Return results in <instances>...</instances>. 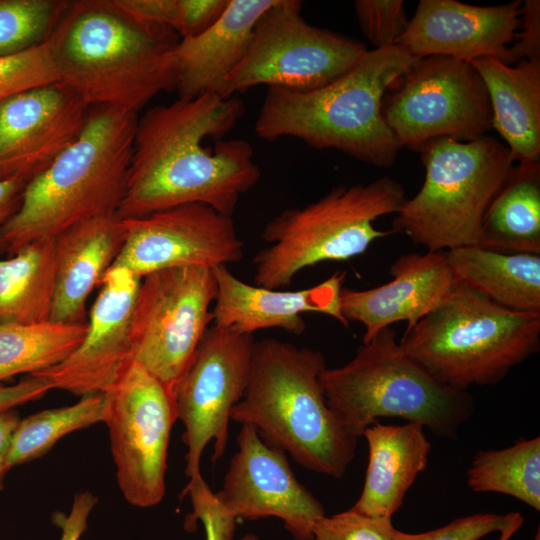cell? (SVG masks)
Returning a JSON list of instances; mask_svg holds the SVG:
<instances>
[{
	"instance_id": "obj_45",
	"label": "cell",
	"mask_w": 540,
	"mask_h": 540,
	"mask_svg": "<svg viewBox=\"0 0 540 540\" xmlns=\"http://www.w3.org/2000/svg\"><path fill=\"white\" fill-rule=\"evenodd\" d=\"M524 522L523 516L518 512H513L509 522L499 531L498 540H510L521 528Z\"/></svg>"
},
{
	"instance_id": "obj_12",
	"label": "cell",
	"mask_w": 540,
	"mask_h": 540,
	"mask_svg": "<svg viewBox=\"0 0 540 540\" xmlns=\"http://www.w3.org/2000/svg\"><path fill=\"white\" fill-rule=\"evenodd\" d=\"M104 396L102 422L119 489L132 506H156L165 495L170 433L178 419L174 393L130 360Z\"/></svg>"
},
{
	"instance_id": "obj_7",
	"label": "cell",
	"mask_w": 540,
	"mask_h": 540,
	"mask_svg": "<svg viewBox=\"0 0 540 540\" xmlns=\"http://www.w3.org/2000/svg\"><path fill=\"white\" fill-rule=\"evenodd\" d=\"M320 384L330 409L356 438L378 419L390 417L455 439L474 413L472 396L437 381L409 358L392 326L362 343L348 363L326 367Z\"/></svg>"
},
{
	"instance_id": "obj_17",
	"label": "cell",
	"mask_w": 540,
	"mask_h": 540,
	"mask_svg": "<svg viewBox=\"0 0 540 540\" xmlns=\"http://www.w3.org/2000/svg\"><path fill=\"white\" fill-rule=\"evenodd\" d=\"M90 107L61 82L0 103V179L29 182L81 134Z\"/></svg>"
},
{
	"instance_id": "obj_47",
	"label": "cell",
	"mask_w": 540,
	"mask_h": 540,
	"mask_svg": "<svg viewBox=\"0 0 540 540\" xmlns=\"http://www.w3.org/2000/svg\"><path fill=\"white\" fill-rule=\"evenodd\" d=\"M533 540H540V529L538 528Z\"/></svg>"
},
{
	"instance_id": "obj_5",
	"label": "cell",
	"mask_w": 540,
	"mask_h": 540,
	"mask_svg": "<svg viewBox=\"0 0 540 540\" xmlns=\"http://www.w3.org/2000/svg\"><path fill=\"white\" fill-rule=\"evenodd\" d=\"M137 119L122 109L90 107L77 140L26 184L18 210L2 231L11 255L80 222L117 213Z\"/></svg>"
},
{
	"instance_id": "obj_29",
	"label": "cell",
	"mask_w": 540,
	"mask_h": 540,
	"mask_svg": "<svg viewBox=\"0 0 540 540\" xmlns=\"http://www.w3.org/2000/svg\"><path fill=\"white\" fill-rule=\"evenodd\" d=\"M85 324L51 320L0 324V382L19 374H36L65 360L82 342Z\"/></svg>"
},
{
	"instance_id": "obj_27",
	"label": "cell",
	"mask_w": 540,
	"mask_h": 540,
	"mask_svg": "<svg viewBox=\"0 0 540 540\" xmlns=\"http://www.w3.org/2000/svg\"><path fill=\"white\" fill-rule=\"evenodd\" d=\"M488 249L540 254V164L518 163L489 204L478 244Z\"/></svg>"
},
{
	"instance_id": "obj_36",
	"label": "cell",
	"mask_w": 540,
	"mask_h": 540,
	"mask_svg": "<svg viewBox=\"0 0 540 540\" xmlns=\"http://www.w3.org/2000/svg\"><path fill=\"white\" fill-rule=\"evenodd\" d=\"M182 495H189L193 508L186 518V529L191 530L199 520L206 540L233 539L237 519L221 504L202 476L189 480Z\"/></svg>"
},
{
	"instance_id": "obj_37",
	"label": "cell",
	"mask_w": 540,
	"mask_h": 540,
	"mask_svg": "<svg viewBox=\"0 0 540 540\" xmlns=\"http://www.w3.org/2000/svg\"><path fill=\"white\" fill-rule=\"evenodd\" d=\"M512 514L477 513L454 519L444 526L423 533H405L396 529L392 540H479L499 532L509 522Z\"/></svg>"
},
{
	"instance_id": "obj_21",
	"label": "cell",
	"mask_w": 540,
	"mask_h": 540,
	"mask_svg": "<svg viewBox=\"0 0 540 540\" xmlns=\"http://www.w3.org/2000/svg\"><path fill=\"white\" fill-rule=\"evenodd\" d=\"M217 296L212 310L214 325L252 335L280 328L294 335L306 329L303 313L328 315L347 327L340 308V292L346 272H335L323 282L301 290L282 291L251 285L236 277L228 266L212 269Z\"/></svg>"
},
{
	"instance_id": "obj_32",
	"label": "cell",
	"mask_w": 540,
	"mask_h": 540,
	"mask_svg": "<svg viewBox=\"0 0 540 540\" xmlns=\"http://www.w3.org/2000/svg\"><path fill=\"white\" fill-rule=\"evenodd\" d=\"M69 1L0 0V57L47 42Z\"/></svg>"
},
{
	"instance_id": "obj_4",
	"label": "cell",
	"mask_w": 540,
	"mask_h": 540,
	"mask_svg": "<svg viewBox=\"0 0 540 540\" xmlns=\"http://www.w3.org/2000/svg\"><path fill=\"white\" fill-rule=\"evenodd\" d=\"M325 368L318 350L274 338L255 341L247 387L231 419L254 426L267 445L300 466L339 479L354 459L358 438L327 404L320 384Z\"/></svg>"
},
{
	"instance_id": "obj_22",
	"label": "cell",
	"mask_w": 540,
	"mask_h": 540,
	"mask_svg": "<svg viewBox=\"0 0 540 540\" xmlns=\"http://www.w3.org/2000/svg\"><path fill=\"white\" fill-rule=\"evenodd\" d=\"M274 0H228L221 17L174 49L179 98L213 94L225 98L227 79L242 60L258 18Z\"/></svg>"
},
{
	"instance_id": "obj_41",
	"label": "cell",
	"mask_w": 540,
	"mask_h": 540,
	"mask_svg": "<svg viewBox=\"0 0 540 540\" xmlns=\"http://www.w3.org/2000/svg\"><path fill=\"white\" fill-rule=\"evenodd\" d=\"M97 498L85 491L74 496L73 504L68 515L57 513L54 516L55 524L61 529L60 540H79L85 532L88 518Z\"/></svg>"
},
{
	"instance_id": "obj_28",
	"label": "cell",
	"mask_w": 540,
	"mask_h": 540,
	"mask_svg": "<svg viewBox=\"0 0 540 540\" xmlns=\"http://www.w3.org/2000/svg\"><path fill=\"white\" fill-rule=\"evenodd\" d=\"M55 270V239L30 243L0 259V324L50 320Z\"/></svg>"
},
{
	"instance_id": "obj_24",
	"label": "cell",
	"mask_w": 540,
	"mask_h": 540,
	"mask_svg": "<svg viewBox=\"0 0 540 540\" xmlns=\"http://www.w3.org/2000/svg\"><path fill=\"white\" fill-rule=\"evenodd\" d=\"M368 446L362 492L351 507L370 517L389 518L400 509L418 475L426 469L431 444L419 423L378 421L361 435Z\"/></svg>"
},
{
	"instance_id": "obj_42",
	"label": "cell",
	"mask_w": 540,
	"mask_h": 540,
	"mask_svg": "<svg viewBox=\"0 0 540 540\" xmlns=\"http://www.w3.org/2000/svg\"><path fill=\"white\" fill-rule=\"evenodd\" d=\"M51 389L49 381L36 374L12 385H0V412L37 400Z\"/></svg>"
},
{
	"instance_id": "obj_33",
	"label": "cell",
	"mask_w": 540,
	"mask_h": 540,
	"mask_svg": "<svg viewBox=\"0 0 540 540\" xmlns=\"http://www.w3.org/2000/svg\"><path fill=\"white\" fill-rule=\"evenodd\" d=\"M59 82L47 42L0 57V103L23 91Z\"/></svg>"
},
{
	"instance_id": "obj_31",
	"label": "cell",
	"mask_w": 540,
	"mask_h": 540,
	"mask_svg": "<svg viewBox=\"0 0 540 540\" xmlns=\"http://www.w3.org/2000/svg\"><path fill=\"white\" fill-rule=\"evenodd\" d=\"M105 396H83L77 403L20 419L6 457V469L46 454L61 438L103 421Z\"/></svg>"
},
{
	"instance_id": "obj_43",
	"label": "cell",
	"mask_w": 540,
	"mask_h": 540,
	"mask_svg": "<svg viewBox=\"0 0 540 540\" xmlns=\"http://www.w3.org/2000/svg\"><path fill=\"white\" fill-rule=\"evenodd\" d=\"M27 182L17 179H0V250L5 249L2 231L20 206L22 193Z\"/></svg>"
},
{
	"instance_id": "obj_1",
	"label": "cell",
	"mask_w": 540,
	"mask_h": 540,
	"mask_svg": "<svg viewBox=\"0 0 540 540\" xmlns=\"http://www.w3.org/2000/svg\"><path fill=\"white\" fill-rule=\"evenodd\" d=\"M237 96L205 94L149 108L137 119L121 219L203 203L232 216L261 170L244 139L225 140L243 116Z\"/></svg>"
},
{
	"instance_id": "obj_6",
	"label": "cell",
	"mask_w": 540,
	"mask_h": 540,
	"mask_svg": "<svg viewBox=\"0 0 540 540\" xmlns=\"http://www.w3.org/2000/svg\"><path fill=\"white\" fill-rule=\"evenodd\" d=\"M399 345L437 381L467 391L499 383L539 351L540 314L507 309L457 282Z\"/></svg>"
},
{
	"instance_id": "obj_30",
	"label": "cell",
	"mask_w": 540,
	"mask_h": 540,
	"mask_svg": "<svg viewBox=\"0 0 540 540\" xmlns=\"http://www.w3.org/2000/svg\"><path fill=\"white\" fill-rule=\"evenodd\" d=\"M467 484L473 492L508 495L540 511L539 436L479 451L467 470Z\"/></svg>"
},
{
	"instance_id": "obj_23",
	"label": "cell",
	"mask_w": 540,
	"mask_h": 540,
	"mask_svg": "<svg viewBox=\"0 0 540 540\" xmlns=\"http://www.w3.org/2000/svg\"><path fill=\"white\" fill-rule=\"evenodd\" d=\"M124 240V223L117 214L80 222L55 238L51 321L87 323L88 297L114 263Z\"/></svg>"
},
{
	"instance_id": "obj_13",
	"label": "cell",
	"mask_w": 540,
	"mask_h": 540,
	"mask_svg": "<svg viewBox=\"0 0 540 540\" xmlns=\"http://www.w3.org/2000/svg\"><path fill=\"white\" fill-rule=\"evenodd\" d=\"M390 90L383 115L402 148L441 137L470 142L492 128L488 92L469 62L420 58Z\"/></svg>"
},
{
	"instance_id": "obj_11",
	"label": "cell",
	"mask_w": 540,
	"mask_h": 540,
	"mask_svg": "<svg viewBox=\"0 0 540 540\" xmlns=\"http://www.w3.org/2000/svg\"><path fill=\"white\" fill-rule=\"evenodd\" d=\"M213 270L171 267L142 277L130 323V358L173 393L213 314Z\"/></svg>"
},
{
	"instance_id": "obj_18",
	"label": "cell",
	"mask_w": 540,
	"mask_h": 540,
	"mask_svg": "<svg viewBox=\"0 0 540 540\" xmlns=\"http://www.w3.org/2000/svg\"><path fill=\"white\" fill-rule=\"evenodd\" d=\"M141 279L126 269L110 268L99 284L81 344L36 375L46 378L52 389L81 397L106 392L131 360L130 323Z\"/></svg>"
},
{
	"instance_id": "obj_15",
	"label": "cell",
	"mask_w": 540,
	"mask_h": 540,
	"mask_svg": "<svg viewBox=\"0 0 540 540\" xmlns=\"http://www.w3.org/2000/svg\"><path fill=\"white\" fill-rule=\"evenodd\" d=\"M122 220L125 240L110 268H123L143 277L171 267L213 269L243 258V241L232 216L203 203Z\"/></svg>"
},
{
	"instance_id": "obj_34",
	"label": "cell",
	"mask_w": 540,
	"mask_h": 540,
	"mask_svg": "<svg viewBox=\"0 0 540 540\" xmlns=\"http://www.w3.org/2000/svg\"><path fill=\"white\" fill-rule=\"evenodd\" d=\"M354 9L360 29L375 49L397 45L409 23L402 0H357Z\"/></svg>"
},
{
	"instance_id": "obj_40",
	"label": "cell",
	"mask_w": 540,
	"mask_h": 540,
	"mask_svg": "<svg viewBox=\"0 0 540 540\" xmlns=\"http://www.w3.org/2000/svg\"><path fill=\"white\" fill-rule=\"evenodd\" d=\"M228 0H179L176 34L182 38L200 34L224 13Z\"/></svg>"
},
{
	"instance_id": "obj_10",
	"label": "cell",
	"mask_w": 540,
	"mask_h": 540,
	"mask_svg": "<svg viewBox=\"0 0 540 540\" xmlns=\"http://www.w3.org/2000/svg\"><path fill=\"white\" fill-rule=\"evenodd\" d=\"M301 10V1L274 0L263 12L227 79L225 98L259 85L314 90L348 71L368 51L364 43L309 24Z\"/></svg>"
},
{
	"instance_id": "obj_26",
	"label": "cell",
	"mask_w": 540,
	"mask_h": 540,
	"mask_svg": "<svg viewBox=\"0 0 540 540\" xmlns=\"http://www.w3.org/2000/svg\"><path fill=\"white\" fill-rule=\"evenodd\" d=\"M444 252L456 282L507 309L540 314V254L479 245Z\"/></svg>"
},
{
	"instance_id": "obj_20",
	"label": "cell",
	"mask_w": 540,
	"mask_h": 540,
	"mask_svg": "<svg viewBox=\"0 0 540 540\" xmlns=\"http://www.w3.org/2000/svg\"><path fill=\"white\" fill-rule=\"evenodd\" d=\"M392 279L380 286L355 290L344 287L340 308L344 318L360 322L362 343L396 322H407L406 329L438 307L457 283L444 251L410 253L398 257L390 267Z\"/></svg>"
},
{
	"instance_id": "obj_9",
	"label": "cell",
	"mask_w": 540,
	"mask_h": 540,
	"mask_svg": "<svg viewBox=\"0 0 540 540\" xmlns=\"http://www.w3.org/2000/svg\"><path fill=\"white\" fill-rule=\"evenodd\" d=\"M418 151L425 179L395 213L392 230L432 252L477 245L484 214L514 167L508 147L484 135L436 138Z\"/></svg>"
},
{
	"instance_id": "obj_3",
	"label": "cell",
	"mask_w": 540,
	"mask_h": 540,
	"mask_svg": "<svg viewBox=\"0 0 540 540\" xmlns=\"http://www.w3.org/2000/svg\"><path fill=\"white\" fill-rule=\"evenodd\" d=\"M418 59L393 45L368 50L348 71L317 89L268 87L255 133L266 141L292 137L315 149L391 166L402 147L385 121L384 96Z\"/></svg>"
},
{
	"instance_id": "obj_8",
	"label": "cell",
	"mask_w": 540,
	"mask_h": 540,
	"mask_svg": "<svg viewBox=\"0 0 540 540\" xmlns=\"http://www.w3.org/2000/svg\"><path fill=\"white\" fill-rule=\"evenodd\" d=\"M405 199L399 182L382 177L338 186L306 206L283 210L262 230L261 239L270 245L252 260L255 285L282 289L307 267L363 254L375 240L395 234L373 222L396 213Z\"/></svg>"
},
{
	"instance_id": "obj_19",
	"label": "cell",
	"mask_w": 540,
	"mask_h": 540,
	"mask_svg": "<svg viewBox=\"0 0 540 540\" xmlns=\"http://www.w3.org/2000/svg\"><path fill=\"white\" fill-rule=\"evenodd\" d=\"M522 1L476 6L455 0H420L397 45L416 58L444 56L471 63L486 57L508 64V48L521 22Z\"/></svg>"
},
{
	"instance_id": "obj_14",
	"label": "cell",
	"mask_w": 540,
	"mask_h": 540,
	"mask_svg": "<svg viewBox=\"0 0 540 540\" xmlns=\"http://www.w3.org/2000/svg\"><path fill=\"white\" fill-rule=\"evenodd\" d=\"M254 343L253 335L209 326L174 389L177 416L185 429L188 480L201 476V456L210 442L213 463L225 453L231 411L246 390Z\"/></svg>"
},
{
	"instance_id": "obj_2",
	"label": "cell",
	"mask_w": 540,
	"mask_h": 540,
	"mask_svg": "<svg viewBox=\"0 0 540 540\" xmlns=\"http://www.w3.org/2000/svg\"><path fill=\"white\" fill-rule=\"evenodd\" d=\"M170 28L145 25L110 0L69 1L47 40L59 82L89 107L138 115L151 99L176 87Z\"/></svg>"
},
{
	"instance_id": "obj_16",
	"label": "cell",
	"mask_w": 540,
	"mask_h": 540,
	"mask_svg": "<svg viewBox=\"0 0 540 540\" xmlns=\"http://www.w3.org/2000/svg\"><path fill=\"white\" fill-rule=\"evenodd\" d=\"M237 444L217 499L236 519L276 517L296 540H312L325 510L298 481L287 454L267 445L249 424L241 426Z\"/></svg>"
},
{
	"instance_id": "obj_39",
	"label": "cell",
	"mask_w": 540,
	"mask_h": 540,
	"mask_svg": "<svg viewBox=\"0 0 540 540\" xmlns=\"http://www.w3.org/2000/svg\"><path fill=\"white\" fill-rule=\"evenodd\" d=\"M520 33L508 48V64L540 59V1L525 0L521 4Z\"/></svg>"
},
{
	"instance_id": "obj_25",
	"label": "cell",
	"mask_w": 540,
	"mask_h": 540,
	"mask_svg": "<svg viewBox=\"0 0 540 540\" xmlns=\"http://www.w3.org/2000/svg\"><path fill=\"white\" fill-rule=\"evenodd\" d=\"M471 64L488 92L492 127L506 142L514 161L539 162L540 59L512 66L486 57Z\"/></svg>"
},
{
	"instance_id": "obj_38",
	"label": "cell",
	"mask_w": 540,
	"mask_h": 540,
	"mask_svg": "<svg viewBox=\"0 0 540 540\" xmlns=\"http://www.w3.org/2000/svg\"><path fill=\"white\" fill-rule=\"evenodd\" d=\"M121 12L139 23L172 29L179 22V0H110Z\"/></svg>"
},
{
	"instance_id": "obj_44",
	"label": "cell",
	"mask_w": 540,
	"mask_h": 540,
	"mask_svg": "<svg viewBox=\"0 0 540 540\" xmlns=\"http://www.w3.org/2000/svg\"><path fill=\"white\" fill-rule=\"evenodd\" d=\"M19 421L18 413L13 409L0 412V485L8 472L5 466L6 457Z\"/></svg>"
},
{
	"instance_id": "obj_46",
	"label": "cell",
	"mask_w": 540,
	"mask_h": 540,
	"mask_svg": "<svg viewBox=\"0 0 540 540\" xmlns=\"http://www.w3.org/2000/svg\"><path fill=\"white\" fill-rule=\"evenodd\" d=\"M240 540H259V538L254 534H246L243 537H241Z\"/></svg>"
},
{
	"instance_id": "obj_35",
	"label": "cell",
	"mask_w": 540,
	"mask_h": 540,
	"mask_svg": "<svg viewBox=\"0 0 540 540\" xmlns=\"http://www.w3.org/2000/svg\"><path fill=\"white\" fill-rule=\"evenodd\" d=\"M395 530L392 519L366 516L350 508L320 517L312 540H392Z\"/></svg>"
}]
</instances>
